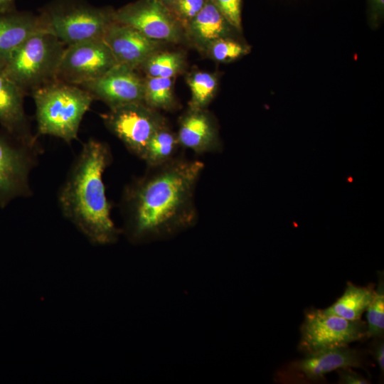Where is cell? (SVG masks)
<instances>
[{
    "label": "cell",
    "instance_id": "6da1fadb",
    "mask_svg": "<svg viewBox=\"0 0 384 384\" xmlns=\"http://www.w3.org/2000/svg\"><path fill=\"white\" fill-rule=\"evenodd\" d=\"M204 164L176 157L132 181L122 197L124 233L134 244L174 237L197 220L196 184Z\"/></svg>",
    "mask_w": 384,
    "mask_h": 384
},
{
    "label": "cell",
    "instance_id": "7a4b0ae2",
    "mask_svg": "<svg viewBox=\"0 0 384 384\" xmlns=\"http://www.w3.org/2000/svg\"><path fill=\"white\" fill-rule=\"evenodd\" d=\"M111 160L109 146L90 139L83 144L58 196L64 217L97 245L113 244L120 234L111 218V205L102 178Z\"/></svg>",
    "mask_w": 384,
    "mask_h": 384
},
{
    "label": "cell",
    "instance_id": "3957f363",
    "mask_svg": "<svg viewBox=\"0 0 384 384\" xmlns=\"http://www.w3.org/2000/svg\"><path fill=\"white\" fill-rule=\"evenodd\" d=\"M31 95L39 134L55 137L67 143L77 139L83 116L94 100L87 91L56 80Z\"/></svg>",
    "mask_w": 384,
    "mask_h": 384
},
{
    "label": "cell",
    "instance_id": "277c9868",
    "mask_svg": "<svg viewBox=\"0 0 384 384\" xmlns=\"http://www.w3.org/2000/svg\"><path fill=\"white\" fill-rule=\"evenodd\" d=\"M65 48L53 34L38 32L28 38L0 66L25 95L31 94L56 81Z\"/></svg>",
    "mask_w": 384,
    "mask_h": 384
},
{
    "label": "cell",
    "instance_id": "5b68a950",
    "mask_svg": "<svg viewBox=\"0 0 384 384\" xmlns=\"http://www.w3.org/2000/svg\"><path fill=\"white\" fill-rule=\"evenodd\" d=\"M114 9L95 7L81 0H55L39 14L44 28L66 46L102 39L114 21Z\"/></svg>",
    "mask_w": 384,
    "mask_h": 384
},
{
    "label": "cell",
    "instance_id": "8992f818",
    "mask_svg": "<svg viewBox=\"0 0 384 384\" xmlns=\"http://www.w3.org/2000/svg\"><path fill=\"white\" fill-rule=\"evenodd\" d=\"M300 331L299 349L304 355L348 346L368 338L366 322L361 319L348 320L317 309L305 313Z\"/></svg>",
    "mask_w": 384,
    "mask_h": 384
},
{
    "label": "cell",
    "instance_id": "52a82bcc",
    "mask_svg": "<svg viewBox=\"0 0 384 384\" xmlns=\"http://www.w3.org/2000/svg\"><path fill=\"white\" fill-rule=\"evenodd\" d=\"M101 118L105 127L140 159L154 134L166 125L164 117L144 102L110 108Z\"/></svg>",
    "mask_w": 384,
    "mask_h": 384
},
{
    "label": "cell",
    "instance_id": "ba28073f",
    "mask_svg": "<svg viewBox=\"0 0 384 384\" xmlns=\"http://www.w3.org/2000/svg\"><path fill=\"white\" fill-rule=\"evenodd\" d=\"M38 153L39 146L0 135V207L4 208L15 198L31 194L28 177Z\"/></svg>",
    "mask_w": 384,
    "mask_h": 384
},
{
    "label": "cell",
    "instance_id": "9c48e42d",
    "mask_svg": "<svg viewBox=\"0 0 384 384\" xmlns=\"http://www.w3.org/2000/svg\"><path fill=\"white\" fill-rule=\"evenodd\" d=\"M117 64L102 39L68 46L63 54L56 80L79 86L100 77Z\"/></svg>",
    "mask_w": 384,
    "mask_h": 384
},
{
    "label": "cell",
    "instance_id": "30bf717a",
    "mask_svg": "<svg viewBox=\"0 0 384 384\" xmlns=\"http://www.w3.org/2000/svg\"><path fill=\"white\" fill-rule=\"evenodd\" d=\"M114 21L136 29L156 41L178 42L181 25L159 0H137L114 11Z\"/></svg>",
    "mask_w": 384,
    "mask_h": 384
},
{
    "label": "cell",
    "instance_id": "8fae6325",
    "mask_svg": "<svg viewBox=\"0 0 384 384\" xmlns=\"http://www.w3.org/2000/svg\"><path fill=\"white\" fill-rule=\"evenodd\" d=\"M363 364L362 354L348 346L305 354L279 370L277 376L283 383H319L329 373L346 367L360 368Z\"/></svg>",
    "mask_w": 384,
    "mask_h": 384
},
{
    "label": "cell",
    "instance_id": "7c38bea8",
    "mask_svg": "<svg viewBox=\"0 0 384 384\" xmlns=\"http://www.w3.org/2000/svg\"><path fill=\"white\" fill-rule=\"evenodd\" d=\"M79 86L110 108L144 102V80L135 69L125 65L117 64L100 77Z\"/></svg>",
    "mask_w": 384,
    "mask_h": 384
},
{
    "label": "cell",
    "instance_id": "4fadbf2b",
    "mask_svg": "<svg viewBox=\"0 0 384 384\" xmlns=\"http://www.w3.org/2000/svg\"><path fill=\"white\" fill-rule=\"evenodd\" d=\"M102 40L117 64L133 69L140 67L159 50V41L146 37L131 26L114 21L107 28Z\"/></svg>",
    "mask_w": 384,
    "mask_h": 384
},
{
    "label": "cell",
    "instance_id": "5bb4252c",
    "mask_svg": "<svg viewBox=\"0 0 384 384\" xmlns=\"http://www.w3.org/2000/svg\"><path fill=\"white\" fill-rule=\"evenodd\" d=\"M25 95L0 66V124L12 138L25 144L38 146L24 111Z\"/></svg>",
    "mask_w": 384,
    "mask_h": 384
},
{
    "label": "cell",
    "instance_id": "9a60e30c",
    "mask_svg": "<svg viewBox=\"0 0 384 384\" xmlns=\"http://www.w3.org/2000/svg\"><path fill=\"white\" fill-rule=\"evenodd\" d=\"M181 146L196 154L218 151L220 142L210 116L203 109H192L183 115L176 133Z\"/></svg>",
    "mask_w": 384,
    "mask_h": 384
},
{
    "label": "cell",
    "instance_id": "2e32d148",
    "mask_svg": "<svg viewBox=\"0 0 384 384\" xmlns=\"http://www.w3.org/2000/svg\"><path fill=\"white\" fill-rule=\"evenodd\" d=\"M41 31L46 30L39 14L16 9L0 13V65L28 38Z\"/></svg>",
    "mask_w": 384,
    "mask_h": 384
},
{
    "label": "cell",
    "instance_id": "e0dca14e",
    "mask_svg": "<svg viewBox=\"0 0 384 384\" xmlns=\"http://www.w3.org/2000/svg\"><path fill=\"white\" fill-rule=\"evenodd\" d=\"M185 28L191 41L204 50L212 41L227 37L233 28L210 0Z\"/></svg>",
    "mask_w": 384,
    "mask_h": 384
},
{
    "label": "cell",
    "instance_id": "ac0fdd59",
    "mask_svg": "<svg viewBox=\"0 0 384 384\" xmlns=\"http://www.w3.org/2000/svg\"><path fill=\"white\" fill-rule=\"evenodd\" d=\"M374 291L372 285L360 287L348 282L343 294L331 306L321 310L348 320L361 319L373 299Z\"/></svg>",
    "mask_w": 384,
    "mask_h": 384
},
{
    "label": "cell",
    "instance_id": "d6986e66",
    "mask_svg": "<svg viewBox=\"0 0 384 384\" xmlns=\"http://www.w3.org/2000/svg\"><path fill=\"white\" fill-rule=\"evenodd\" d=\"M180 146L177 134L166 124L151 137L142 159L149 168L162 166L177 157L176 154Z\"/></svg>",
    "mask_w": 384,
    "mask_h": 384
},
{
    "label": "cell",
    "instance_id": "ffe728a7",
    "mask_svg": "<svg viewBox=\"0 0 384 384\" xmlns=\"http://www.w3.org/2000/svg\"><path fill=\"white\" fill-rule=\"evenodd\" d=\"M144 103L154 110L175 107L172 78L149 77L144 80Z\"/></svg>",
    "mask_w": 384,
    "mask_h": 384
},
{
    "label": "cell",
    "instance_id": "44dd1931",
    "mask_svg": "<svg viewBox=\"0 0 384 384\" xmlns=\"http://www.w3.org/2000/svg\"><path fill=\"white\" fill-rule=\"evenodd\" d=\"M184 66V58L178 52H156L140 67L149 77L172 78Z\"/></svg>",
    "mask_w": 384,
    "mask_h": 384
},
{
    "label": "cell",
    "instance_id": "7402d4cb",
    "mask_svg": "<svg viewBox=\"0 0 384 384\" xmlns=\"http://www.w3.org/2000/svg\"><path fill=\"white\" fill-rule=\"evenodd\" d=\"M187 83L191 90V108L204 109L215 95L217 77L207 72H196L188 76Z\"/></svg>",
    "mask_w": 384,
    "mask_h": 384
},
{
    "label": "cell",
    "instance_id": "603a6c76",
    "mask_svg": "<svg viewBox=\"0 0 384 384\" xmlns=\"http://www.w3.org/2000/svg\"><path fill=\"white\" fill-rule=\"evenodd\" d=\"M379 275L373 299L366 310L368 338H381L384 334V282L383 274Z\"/></svg>",
    "mask_w": 384,
    "mask_h": 384
},
{
    "label": "cell",
    "instance_id": "cb8c5ba5",
    "mask_svg": "<svg viewBox=\"0 0 384 384\" xmlns=\"http://www.w3.org/2000/svg\"><path fill=\"white\" fill-rule=\"evenodd\" d=\"M205 50L213 60L227 63L247 54L250 48L228 37H223L212 41Z\"/></svg>",
    "mask_w": 384,
    "mask_h": 384
},
{
    "label": "cell",
    "instance_id": "d4e9b609",
    "mask_svg": "<svg viewBox=\"0 0 384 384\" xmlns=\"http://www.w3.org/2000/svg\"><path fill=\"white\" fill-rule=\"evenodd\" d=\"M208 0H176L169 8L182 26H186L203 8Z\"/></svg>",
    "mask_w": 384,
    "mask_h": 384
},
{
    "label": "cell",
    "instance_id": "484cf974",
    "mask_svg": "<svg viewBox=\"0 0 384 384\" xmlns=\"http://www.w3.org/2000/svg\"><path fill=\"white\" fill-rule=\"evenodd\" d=\"M224 16L231 26L240 31L242 28V0H210Z\"/></svg>",
    "mask_w": 384,
    "mask_h": 384
},
{
    "label": "cell",
    "instance_id": "4316f807",
    "mask_svg": "<svg viewBox=\"0 0 384 384\" xmlns=\"http://www.w3.org/2000/svg\"><path fill=\"white\" fill-rule=\"evenodd\" d=\"M336 371L339 384H368L370 383L361 375L353 370L351 367L339 368Z\"/></svg>",
    "mask_w": 384,
    "mask_h": 384
},
{
    "label": "cell",
    "instance_id": "83f0119b",
    "mask_svg": "<svg viewBox=\"0 0 384 384\" xmlns=\"http://www.w3.org/2000/svg\"><path fill=\"white\" fill-rule=\"evenodd\" d=\"M376 341L373 343L372 353L376 361L379 368L382 373L384 371V342L383 337L375 338Z\"/></svg>",
    "mask_w": 384,
    "mask_h": 384
},
{
    "label": "cell",
    "instance_id": "f1b7e54d",
    "mask_svg": "<svg viewBox=\"0 0 384 384\" xmlns=\"http://www.w3.org/2000/svg\"><path fill=\"white\" fill-rule=\"evenodd\" d=\"M368 10L370 18L377 21L383 15L384 0H368Z\"/></svg>",
    "mask_w": 384,
    "mask_h": 384
},
{
    "label": "cell",
    "instance_id": "f546056e",
    "mask_svg": "<svg viewBox=\"0 0 384 384\" xmlns=\"http://www.w3.org/2000/svg\"><path fill=\"white\" fill-rule=\"evenodd\" d=\"M16 0H0V13L10 11L15 9Z\"/></svg>",
    "mask_w": 384,
    "mask_h": 384
},
{
    "label": "cell",
    "instance_id": "4dcf8cb0",
    "mask_svg": "<svg viewBox=\"0 0 384 384\" xmlns=\"http://www.w3.org/2000/svg\"><path fill=\"white\" fill-rule=\"evenodd\" d=\"M160 2L166 5L168 8H169L175 1L176 0H159Z\"/></svg>",
    "mask_w": 384,
    "mask_h": 384
}]
</instances>
